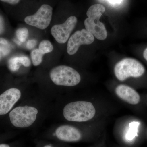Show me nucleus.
<instances>
[{
    "label": "nucleus",
    "mask_w": 147,
    "mask_h": 147,
    "mask_svg": "<svg viewBox=\"0 0 147 147\" xmlns=\"http://www.w3.org/2000/svg\"><path fill=\"white\" fill-rule=\"evenodd\" d=\"M43 55L38 49H35L32 51L31 57L34 65H39L42 63Z\"/></svg>",
    "instance_id": "nucleus-15"
},
{
    "label": "nucleus",
    "mask_w": 147,
    "mask_h": 147,
    "mask_svg": "<svg viewBox=\"0 0 147 147\" xmlns=\"http://www.w3.org/2000/svg\"><path fill=\"white\" fill-rule=\"evenodd\" d=\"M38 111L31 106H19L14 108L9 113L11 122L13 126L25 128L31 126L36 119Z\"/></svg>",
    "instance_id": "nucleus-5"
},
{
    "label": "nucleus",
    "mask_w": 147,
    "mask_h": 147,
    "mask_svg": "<svg viewBox=\"0 0 147 147\" xmlns=\"http://www.w3.org/2000/svg\"><path fill=\"white\" fill-rule=\"evenodd\" d=\"M0 147H10L9 145L6 144H0Z\"/></svg>",
    "instance_id": "nucleus-23"
},
{
    "label": "nucleus",
    "mask_w": 147,
    "mask_h": 147,
    "mask_svg": "<svg viewBox=\"0 0 147 147\" xmlns=\"http://www.w3.org/2000/svg\"><path fill=\"white\" fill-rule=\"evenodd\" d=\"M143 55H144V57L145 59L147 61V47L144 51Z\"/></svg>",
    "instance_id": "nucleus-22"
},
{
    "label": "nucleus",
    "mask_w": 147,
    "mask_h": 147,
    "mask_svg": "<svg viewBox=\"0 0 147 147\" xmlns=\"http://www.w3.org/2000/svg\"><path fill=\"white\" fill-rule=\"evenodd\" d=\"M94 36L86 29L77 31L69 39L67 52L69 55H73L77 52L80 45H90L94 41Z\"/></svg>",
    "instance_id": "nucleus-8"
},
{
    "label": "nucleus",
    "mask_w": 147,
    "mask_h": 147,
    "mask_svg": "<svg viewBox=\"0 0 147 147\" xmlns=\"http://www.w3.org/2000/svg\"><path fill=\"white\" fill-rule=\"evenodd\" d=\"M115 92L119 98L129 104L136 105L140 102V96L138 93L129 86L119 85L116 88Z\"/></svg>",
    "instance_id": "nucleus-11"
},
{
    "label": "nucleus",
    "mask_w": 147,
    "mask_h": 147,
    "mask_svg": "<svg viewBox=\"0 0 147 147\" xmlns=\"http://www.w3.org/2000/svg\"><path fill=\"white\" fill-rule=\"evenodd\" d=\"M1 1L8 3L11 5H16L18 3L20 0H0Z\"/></svg>",
    "instance_id": "nucleus-20"
},
{
    "label": "nucleus",
    "mask_w": 147,
    "mask_h": 147,
    "mask_svg": "<svg viewBox=\"0 0 147 147\" xmlns=\"http://www.w3.org/2000/svg\"><path fill=\"white\" fill-rule=\"evenodd\" d=\"M57 137L61 140L67 142H76L82 138V134L77 128L67 125L59 127L56 131Z\"/></svg>",
    "instance_id": "nucleus-10"
},
{
    "label": "nucleus",
    "mask_w": 147,
    "mask_h": 147,
    "mask_svg": "<svg viewBox=\"0 0 147 147\" xmlns=\"http://www.w3.org/2000/svg\"><path fill=\"white\" fill-rule=\"evenodd\" d=\"M1 56H0V59H1Z\"/></svg>",
    "instance_id": "nucleus-25"
},
{
    "label": "nucleus",
    "mask_w": 147,
    "mask_h": 147,
    "mask_svg": "<svg viewBox=\"0 0 147 147\" xmlns=\"http://www.w3.org/2000/svg\"><path fill=\"white\" fill-rule=\"evenodd\" d=\"M105 11V7L102 5H93L88 9V18L84 21L86 30L100 40L106 39L108 35L105 25L99 20Z\"/></svg>",
    "instance_id": "nucleus-2"
},
{
    "label": "nucleus",
    "mask_w": 147,
    "mask_h": 147,
    "mask_svg": "<svg viewBox=\"0 0 147 147\" xmlns=\"http://www.w3.org/2000/svg\"><path fill=\"white\" fill-rule=\"evenodd\" d=\"M140 123L132 121L129 123V128L125 135V138L128 141H132L136 137H138V129Z\"/></svg>",
    "instance_id": "nucleus-13"
},
{
    "label": "nucleus",
    "mask_w": 147,
    "mask_h": 147,
    "mask_svg": "<svg viewBox=\"0 0 147 147\" xmlns=\"http://www.w3.org/2000/svg\"><path fill=\"white\" fill-rule=\"evenodd\" d=\"M109 2L113 4L120 3L122 0H107Z\"/></svg>",
    "instance_id": "nucleus-21"
},
{
    "label": "nucleus",
    "mask_w": 147,
    "mask_h": 147,
    "mask_svg": "<svg viewBox=\"0 0 147 147\" xmlns=\"http://www.w3.org/2000/svg\"><path fill=\"white\" fill-rule=\"evenodd\" d=\"M95 113L93 104L86 101L70 102L66 105L63 109L65 118L70 121H87L92 119Z\"/></svg>",
    "instance_id": "nucleus-1"
},
{
    "label": "nucleus",
    "mask_w": 147,
    "mask_h": 147,
    "mask_svg": "<svg viewBox=\"0 0 147 147\" xmlns=\"http://www.w3.org/2000/svg\"><path fill=\"white\" fill-rule=\"evenodd\" d=\"M11 46L7 40L0 38V56L4 57L7 56L11 51Z\"/></svg>",
    "instance_id": "nucleus-14"
},
{
    "label": "nucleus",
    "mask_w": 147,
    "mask_h": 147,
    "mask_svg": "<svg viewBox=\"0 0 147 147\" xmlns=\"http://www.w3.org/2000/svg\"><path fill=\"white\" fill-rule=\"evenodd\" d=\"M30 65L31 61L30 59L25 56L13 57L11 58L8 61L9 68L12 72L18 71L21 65L28 67Z\"/></svg>",
    "instance_id": "nucleus-12"
},
{
    "label": "nucleus",
    "mask_w": 147,
    "mask_h": 147,
    "mask_svg": "<svg viewBox=\"0 0 147 147\" xmlns=\"http://www.w3.org/2000/svg\"><path fill=\"white\" fill-rule=\"evenodd\" d=\"M50 77L57 86H74L81 82L79 74L74 69L66 65L56 67L50 71Z\"/></svg>",
    "instance_id": "nucleus-4"
},
{
    "label": "nucleus",
    "mask_w": 147,
    "mask_h": 147,
    "mask_svg": "<svg viewBox=\"0 0 147 147\" xmlns=\"http://www.w3.org/2000/svg\"><path fill=\"white\" fill-rule=\"evenodd\" d=\"M4 23L3 20L0 16V34H2L4 31Z\"/></svg>",
    "instance_id": "nucleus-19"
},
{
    "label": "nucleus",
    "mask_w": 147,
    "mask_h": 147,
    "mask_svg": "<svg viewBox=\"0 0 147 147\" xmlns=\"http://www.w3.org/2000/svg\"><path fill=\"white\" fill-rule=\"evenodd\" d=\"M53 15V8L50 5H41L34 14L25 18L26 24L44 30L50 25Z\"/></svg>",
    "instance_id": "nucleus-6"
},
{
    "label": "nucleus",
    "mask_w": 147,
    "mask_h": 147,
    "mask_svg": "<svg viewBox=\"0 0 147 147\" xmlns=\"http://www.w3.org/2000/svg\"><path fill=\"white\" fill-rule=\"evenodd\" d=\"M36 40L35 39L29 40L27 42L26 47L29 50H31L36 46L37 44Z\"/></svg>",
    "instance_id": "nucleus-18"
},
{
    "label": "nucleus",
    "mask_w": 147,
    "mask_h": 147,
    "mask_svg": "<svg viewBox=\"0 0 147 147\" xmlns=\"http://www.w3.org/2000/svg\"><path fill=\"white\" fill-rule=\"evenodd\" d=\"M44 147H52L50 146H49V145H46V146H45Z\"/></svg>",
    "instance_id": "nucleus-24"
},
{
    "label": "nucleus",
    "mask_w": 147,
    "mask_h": 147,
    "mask_svg": "<svg viewBox=\"0 0 147 147\" xmlns=\"http://www.w3.org/2000/svg\"><path fill=\"white\" fill-rule=\"evenodd\" d=\"M16 37L21 42H24L29 36V31L26 28H20L16 30Z\"/></svg>",
    "instance_id": "nucleus-17"
},
{
    "label": "nucleus",
    "mask_w": 147,
    "mask_h": 147,
    "mask_svg": "<svg viewBox=\"0 0 147 147\" xmlns=\"http://www.w3.org/2000/svg\"><path fill=\"white\" fill-rule=\"evenodd\" d=\"M77 22L76 17L70 16L63 24L53 26L51 30V34L59 43H65L68 40Z\"/></svg>",
    "instance_id": "nucleus-7"
},
{
    "label": "nucleus",
    "mask_w": 147,
    "mask_h": 147,
    "mask_svg": "<svg viewBox=\"0 0 147 147\" xmlns=\"http://www.w3.org/2000/svg\"><path fill=\"white\" fill-rule=\"evenodd\" d=\"M145 68L139 61L132 58H125L116 64L114 73L117 79L124 81L129 77H140L144 73Z\"/></svg>",
    "instance_id": "nucleus-3"
},
{
    "label": "nucleus",
    "mask_w": 147,
    "mask_h": 147,
    "mask_svg": "<svg viewBox=\"0 0 147 147\" xmlns=\"http://www.w3.org/2000/svg\"><path fill=\"white\" fill-rule=\"evenodd\" d=\"M21 96V92L16 88L9 89L0 95V115L8 113Z\"/></svg>",
    "instance_id": "nucleus-9"
},
{
    "label": "nucleus",
    "mask_w": 147,
    "mask_h": 147,
    "mask_svg": "<svg viewBox=\"0 0 147 147\" xmlns=\"http://www.w3.org/2000/svg\"><path fill=\"white\" fill-rule=\"evenodd\" d=\"M40 51L43 55L51 53L53 50V47L51 42L48 40H43L40 42L39 45Z\"/></svg>",
    "instance_id": "nucleus-16"
}]
</instances>
